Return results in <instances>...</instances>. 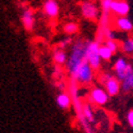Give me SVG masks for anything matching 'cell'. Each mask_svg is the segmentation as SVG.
Listing matches in <instances>:
<instances>
[{"instance_id":"cell-1","label":"cell","mask_w":133,"mask_h":133,"mask_svg":"<svg viewBox=\"0 0 133 133\" xmlns=\"http://www.w3.org/2000/svg\"><path fill=\"white\" fill-rule=\"evenodd\" d=\"M87 62L86 61V41L77 39L70 49V53L66 63V69L70 75L71 79L76 76L77 71L80 68V66Z\"/></svg>"},{"instance_id":"cell-2","label":"cell","mask_w":133,"mask_h":133,"mask_svg":"<svg viewBox=\"0 0 133 133\" xmlns=\"http://www.w3.org/2000/svg\"><path fill=\"white\" fill-rule=\"evenodd\" d=\"M99 41H86V61L94 70L98 69L101 65V58L99 55Z\"/></svg>"},{"instance_id":"cell-3","label":"cell","mask_w":133,"mask_h":133,"mask_svg":"<svg viewBox=\"0 0 133 133\" xmlns=\"http://www.w3.org/2000/svg\"><path fill=\"white\" fill-rule=\"evenodd\" d=\"M93 79H94V69L87 62L83 63L80 66V68L77 71L76 76L72 78V80L81 84H88L93 81Z\"/></svg>"},{"instance_id":"cell-4","label":"cell","mask_w":133,"mask_h":133,"mask_svg":"<svg viewBox=\"0 0 133 133\" xmlns=\"http://www.w3.org/2000/svg\"><path fill=\"white\" fill-rule=\"evenodd\" d=\"M80 9L82 16L88 20H96L99 17V9L92 1H88V0L82 1L80 4Z\"/></svg>"},{"instance_id":"cell-5","label":"cell","mask_w":133,"mask_h":133,"mask_svg":"<svg viewBox=\"0 0 133 133\" xmlns=\"http://www.w3.org/2000/svg\"><path fill=\"white\" fill-rule=\"evenodd\" d=\"M109 95L105 92L104 88L101 87H95L91 91L88 99H90L91 103L97 104V105H104L109 100Z\"/></svg>"},{"instance_id":"cell-6","label":"cell","mask_w":133,"mask_h":133,"mask_svg":"<svg viewBox=\"0 0 133 133\" xmlns=\"http://www.w3.org/2000/svg\"><path fill=\"white\" fill-rule=\"evenodd\" d=\"M21 24L26 31L31 32L35 26V16L32 9H25L21 14Z\"/></svg>"},{"instance_id":"cell-7","label":"cell","mask_w":133,"mask_h":133,"mask_svg":"<svg viewBox=\"0 0 133 133\" xmlns=\"http://www.w3.org/2000/svg\"><path fill=\"white\" fill-rule=\"evenodd\" d=\"M43 12L49 18H55L60 12L58 1L57 0H45L43 4Z\"/></svg>"},{"instance_id":"cell-8","label":"cell","mask_w":133,"mask_h":133,"mask_svg":"<svg viewBox=\"0 0 133 133\" xmlns=\"http://www.w3.org/2000/svg\"><path fill=\"white\" fill-rule=\"evenodd\" d=\"M111 11H112V13L117 15V17L126 16L130 11V5L125 0H114Z\"/></svg>"},{"instance_id":"cell-9","label":"cell","mask_w":133,"mask_h":133,"mask_svg":"<svg viewBox=\"0 0 133 133\" xmlns=\"http://www.w3.org/2000/svg\"><path fill=\"white\" fill-rule=\"evenodd\" d=\"M104 90L105 92L108 93L109 96H116L119 94V92L121 91V83L120 81L115 78V77H113V78H111L109 81H107L104 84Z\"/></svg>"},{"instance_id":"cell-10","label":"cell","mask_w":133,"mask_h":133,"mask_svg":"<svg viewBox=\"0 0 133 133\" xmlns=\"http://www.w3.org/2000/svg\"><path fill=\"white\" fill-rule=\"evenodd\" d=\"M55 101H57V104L60 109L62 110H67L70 108L71 102H72V98L69 95V93H66V92H62L60 93L57 98H55Z\"/></svg>"},{"instance_id":"cell-11","label":"cell","mask_w":133,"mask_h":133,"mask_svg":"<svg viewBox=\"0 0 133 133\" xmlns=\"http://www.w3.org/2000/svg\"><path fill=\"white\" fill-rule=\"evenodd\" d=\"M115 27L123 32H130L133 30V23L126 16H119L115 20Z\"/></svg>"},{"instance_id":"cell-12","label":"cell","mask_w":133,"mask_h":133,"mask_svg":"<svg viewBox=\"0 0 133 133\" xmlns=\"http://www.w3.org/2000/svg\"><path fill=\"white\" fill-rule=\"evenodd\" d=\"M52 59L54 61V63L57 65H64L67 63L68 57H67V53H66L65 50L57 48L53 50V55H52Z\"/></svg>"},{"instance_id":"cell-13","label":"cell","mask_w":133,"mask_h":133,"mask_svg":"<svg viewBox=\"0 0 133 133\" xmlns=\"http://www.w3.org/2000/svg\"><path fill=\"white\" fill-rule=\"evenodd\" d=\"M82 115L83 117L85 118V120L87 121L88 124H91V123H94V111L91 107L90 103H83L82 104Z\"/></svg>"},{"instance_id":"cell-14","label":"cell","mask_w":133,"mask_h":133,"mask_svg":"<svg viewBox=\"0 0 133 133\" xmlns=\"http://www.w3.org/2000/svg\"><path fill=\"white\" fill-rule=\"evenodd\" d=\"M121 83V91L124 92H130L133 91V74L126 77V79L120 82Z\"/></svg>"},{"instance_id":"cell-15","label":"cell","mask_w":133,"mask_h":133,"mask_svg":"<svg viewBox=\"0 0 133 133\" xmlns=\"http://www.w3.org/2000/svg\"><path fill=\"white\" fill-rule=\"evenodd\" d=\"M99 55H100L101 60L103 61H110L112 59V55H113V52L111 51L104 44L103 45H100L99 46Z\"/></svg>"},{"instance_id":"cell-16","label":"cell","mask_w":133,"mask_h":133,"mask_svg":"<svg viewBox=\"0 0 133 133\" xmlns=\"http://www.w3.org/2000/svg\"><path fill=\"white\" fill-rule=\"evenodd\" d=\"M63 30L66 34L72 35V34H76V33L79 31V26H78V24L74 23V21H69V23H67L64 26Z\"/></svg>"},{"instance_id":"cell-17","label":"cell","mask_w":133,"mask_h":133,"mask_svg":"<svg viewBox=\"0 0 133 133\" xmlns=\"http://www.w3.org/2000/svg\"><path fill=\"white\" fill-rule=\"evenodd\" d=\"M120 49L125 53H132L133 52V37H129L125 39L120 44Z\"/></svg>"},{"instance_id":"cell-18","label":"cell","mask_w":133,"mask_h":133,"mask_svg":"<svg viewBox=\"0 0 133 133\" xmlns=\"http://www.w3.org/2000/svg\"><path fill=\"white\" fill-rule=\"evenodd\" d=\"M113 1H114V0H101V1H100L101 9H102V13L103 14H110L111 13Z\"/></svg>"},{"instance_id":"cell-19","label":"cell","mask_w":133,"mask_h":133,"mask_svg":"<svg viewBox=\"0 0 133 133\" xmlns=\"http://www.w3.org/2000/svg\"><path fill=\"white\" fill-rule=\"evenodd\" d=\"M104 45L113 52V54L115 53V52H117L118 51V49H119V44L116 42V41H112V39H105V42H104Z\"/></svg>"},{"instance_id":"cell-20","label":"cell","mask_w":133,"mask_h":133,"mask_svg":"<svg viewBox=\"0 0 133 133\" xmlns=\"http://www.w3.org/2000/svg\"><path fill=\"white\" fill-rule=\"evenodd\" d=\"M103 30V37H105L107 39H112V41H115L116 38V33L113 29H111V28H104L102 29Z\"/></svg>"},{"instance_id":"cell-21","label":"cell","mask_w":133,"mask_h":133,"mask_svg":"<svg viewBox=\"0 0 133 133\" xmlns=\"http://www.w3.org/2000/svg\"><path fill=\"white\" fill-rule=\"evenodd\" d=\"M71 43H72V41H71V38H70V37L64 38L63 41H61V42L58 44V48L65 50V48H66V47H68L69 45H71Z\"/></svg>"},{"instance_id":"cell-22","label":"cell","mask_w":133,"mask_h":133,"mask_svg":"<svg viewBox=\"0 0 133 133\" xmlns=\"http://www.w3.org/2000/svg\"><path fill=\"white\" fill-rule=\"evenodd\" d=\"M111 78H113L112 74H110V72H104V74H102V75L100 76V78H99V81H100V83L104 84V83H105L107 81H109Z\"/></svg>"},{"instance_id":"cell-23","label":"cell","mask_w":133,"mask_h":133,"mask_svg":"<svg viewBox=\"0 0 133 133\" xmlns=\"http://www.w3.org/2000/svg\"><path fill=\"white\" fill-rule=\"evenodd\" d=\"M127 121L131 128H133V110H130L127 114Z\"/></svg>"}]
</instances>
